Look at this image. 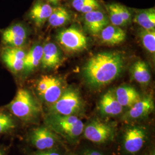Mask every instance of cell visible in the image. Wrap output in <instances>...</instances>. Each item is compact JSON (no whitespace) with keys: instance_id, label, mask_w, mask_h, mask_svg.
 I'll return each instance as SVG.
<instances>
[{"instance_id":"cell-1","label":"cell","mask_w":155,"mask_h":155,"mask_svg":"<svg viewBox=\"0 0 155 155\" xmlns=\"http://www.w3.org/2000/svg\"><path fill=\"white\" fill-rule=\"evenodd\" d=\"M124 64L125 57L121 52H101L92 56L83 67V78L90 87L98 89L119 77Z\"/></svg>"},{"instance_id":"cell-2","label":"cell","mask_w":155,"mask_h":155,"mask_svg":"<svg viewBox=\"0 0 155 155\" xmlns=\"http://www.w3.org/2000/svg\"><path fill=\"white\" fill-rule=\"evenodd\" d=\"M5 109L25 124L37 122L41 113L38 101L29 90L25 88L18 89L15 97L6 106Z\"/></svg>"},{"instance_id":"cell-3","label":"cell","mask_w":155,"mask_h":155,"mask_svg":"<svg viewBox=\"0 0 155 155\" xmlns=\"http://www.w3.org/2000/svg\"><path fill=\"white\" fill-rule=\"evenodd\" d=\"M45 125L53 132L68 140H75L83 133L84 125L77 116L48 113L45 117Z\"/></svg>"},{"instance_id":"cell-4","label":"cell","mask_w":155,"mask_h":155,"mask_svg":"<svg viewBox=\"0 0 155 155\" xmlns=\"http://www.w3.org/2000/svg\"><path fill=\"white\" fill-rule=\"evenodd\" d=\"M83 109V102L78 90L72 87L66 88L60 98L49 106L48 113L64 116H76Z\"/></svg>"},{"instance_id":"cell-5","label":"cell","mask_w":155,"mask_h":155,"mask_svg":"<svg viewBox=\"0 0 155 155\" xmlns=\"http://www.w3.org/2000/svg\"><path fill=\"white\" fill-rule=\"evenodd\" d=\"M35 88L39 99L48 106L54 104L66 89L61 79L52 75H42Z\"/></svg>"},{"instance_id":"cell-6","label":"cell","mask_w":155,"mask_h":155,"mask_svg":"<svg viewBox=\"0 0 155 155\" xmlns=\"http://www.w3.org/2000/svg\"><path fill=\"white\" fill-rule=\"evenodd\" d=\"M58 44L68 52L75 53L85 50L87 47V38L76 26L64 28L56 36Z\"/></svg>"},{"instance_id":"cell-7","label":"cell","mask_w":155,"mask_h":155,"mask_svg":"<svg viewBox=\"0 0 155 155\" xmlns=\"http://www.w3.org/2000/svg\"><path fill=\"white\" fill-rule=\"evenodd\" d=\"M58 135L46 125L35 127L28 132L27 141L38 150L55 149L59 143Z\"/></svg>"},{"instance_id":"cell-8","label":"cell","mask_w":155,"mask_h":155,"mask_svg":"<svg viewBox=\"0 0 155 155\" xmlns=\"http://www.w3.org/2000/svg\"><path fill=\"white\" fill-rule=\"evenodd\" d=\"M84 137L94 143H104L113 136V129L110 125L94 120L83 129Z\"/></svg>"},{"instance_id":"cell-9","label":"cell","mask_w":155,"mask_h":155,"mask_svg":"<svg viewBox=\"0 0 155 155\" xmlns=\"http://www.w3.org/2000/svg\"><path fill=\"white\" fill-rule=\"evenodd\" d=\"M146 139L147 133L143 127H133L127 128L124 135V149L129 153H136L143 147Z\"/></svg>"},{"instance_id":"cell-10","label":"cell","mask_w":155,"mask_h":155,"mask_svg":"<svg viewBox=\"0 0 155 155\" xmlns=\"http://www.w3.org/2000/svg\"><path fill=\"white\" fill-rule=\"evenodd\" d=\"M27 52L22 47L6 46L1 51V57L6 67L14 74L22 71Z\"/></svg>"},{"instance_id":"cell-11","label":"cell","mask_w":155,"mask_h":155,"mask_svg":"<svg viewBox=\"0 0 155 155\" xmlns=\"http://www.w3.org/2000/svg\"><path fill=\"white\" fill-rule=\"evenodd\" d=\"M2 41L12 47H22L28 39L27 29L21 23L15 24L1 31Z\"/></svg>"},{"instance_id":"cell-12","label":"cell","mask_w":155,"mask_h":155,"mask_svg":"<svg viewBox=\"0 0 155 155\" xmlns=\"http://www.w3.org/2000/svg\"><path fill=\"white\" fill-rule=\"evenodd\" d=\"M83 15L85 27L92 35L100 34L110 24L107 14L102 9L94 10Z\"/></svg>"},{"instance_id":"cell-13","label":"cell","mask_w":155,"mask_h":155,"mask_svg":"<svg viewBox=\"0 0 155 155\" xmlns=\"http://www.w3.org/2000/svg\"><path fill=\"white\" fill-rule=\"evenodd\" d=\"M109 21L112 25L124 27L129 24L132 19V13L127 6L120 3L113 2L105 5Z\"/></svg>"},{"instance_id":"cell-14","label":"cell","mask_w":155,"mask_h":155,"mask_svg":"<svg viewBox=\"0 0 155 155\" xmlns=\"http://www.w3.org/2000/svg\"><path fill=\"white\" fill-rule=\"evenodd\" d=\"M53 6L43 0H36L27 14L28 18L38 27H41L49 18Z\"/></svg>"},{"instance_id":"cell-15","label":"cell","mask_w":155,"mask_h":155,"mask_svg":"<svg viewBox=\"0 0 155 155\" xmlns=\"http://www.w3.org/2000/svg\"><path fill=\"white\" fill-rule=\"evenodd\" d=\"M155 109V104L153 98L146 96L141 98L129 108L123 117L125 120H136L148 116Z\"/></svg>"},{"instance_id":"cell-16","label":"cell","mask_w":155,"mask_h":155,"mask_svg":"<svg viewBox=\"0 0 155 155\" xmlns=\"http://www.w3.org/2000/svg\"><path fill=\"white\" fill-rule=\"evenodd\" d=\"M62 59L59 47L52 42L46 43L43 46L41 66L45 69H54L59 66Z\"/></svg>"},{"instance_id":"cell-17","label":"cell","mask_w":155,"mask_h":155,"mask_svg":"<svg viewBox=\"0 0 155 155\" xmlns=\"http://www.w3.org/2000/svg\"><path fill=\"white\" fill-rule=\"evenodd\" d=\"M99 110L102 115L116 116L120 114L124 110L117 100L114 90L110 89L104 94L99 102Z\"/></svg>"},{"instance_id":"cell-18","label":"cell","mask_w":155,"mask_h":155,"mask_svg":"<svg viewBox=\"0 0 155 155\" xmlns=\"http://www.w3.org/2000/svg\"><path fill=\"white\" fill-rule=\"evenodd\" d=\"M117 100L124 107L130 108L141 99L137 90L129 85L120 86L114 91Z\"/></svg>"},{"instance_id":"cell-19","label":"cell","mask_w":155,"mask_h":155,"mask_svg":"<svg viewBox=\"0 0 155 155\" xmlns=\"http://www.w3.org/2000/svg\"><path fill=\"white\" fill-rule=\"evenodd\" d=\"M101 39L104 44L114 45L122 43L126 38V33L120 27L108 25L100 33Z\"/></svg>"},{"instance_id":"cell-20","label":"cell","mask_w":155,"mask_h":155,"mask_svg":"<svg viewBox=\"0 0 155 155\" xmlns=\"http://www.w3.org/2000/svg\"><path fill=\"white\" fill-rule=\"evenodd\" d=\"M43 55V46L34 45L28 52L24 59L23 72L26 75L34 71L41 63Z\"/></svg>"},{"instance_id":"cell-21","label":"cell","mask_w":155,"mask_h":155,"mask_svg":"<svg viewBox=\"0 0 155 155\" xmlns=\"http://www.w3.org/2000/svg\"><path fill=\"white\" fill-rule=\"evenodd\" d=\"M20 121L6 109H0V137L15 133Z\"/></svg>"},{"instance_id":"cell-22","label":"cell","mask_w":155,"mask_h":155,"mask_svg":"<svg viewBox=\"0 0 155 155\" xmlns=\"http://www.w3.org/2000/svg\"><path fill=\"white\" fill-rule=\"evenodd\" d=\"M130 73L133 79L143 86L148 85L151 79L150 68L144 61H135L130 68Z\"/></svg>"},{"instance_id":"cell-23","label":"cell","mask_w":155,"mask_h":155,"mask_svg":"<svg viewBox=\"0 0 155 155\" xmlns=\"http://www.w3.org/2000/svg\"><path fill=\"white\" fill-rule=\"evenodd\" d=\"M71 17V12L66 7L57 6L53 8L52 12L47 21L52 27L58 28L70 22Z\"/></svg>"},{"instance_id":"cell-24","label":"cell","mask_w":155,"mask_h":155,"mask_svg":"<svg viewBox=\"0 0 155 155\" xmlns=\"http://www.w3.org/2000/svg\"><path fill=\"white\" fill-rule=\"evenodd\" d=\"M134 21L141 28L147 30L155 29V9L151 8L146 9H139L136 11Z\"/></svg>"},{"instance_id":"cell-25","label":"cell","mask_w":155,"mask_h":155,"mask_svg":"<svg viewBox=\"0 0 155 155\" xmlns=\"http://www.w3.org/2000/svg\"><path fill=\"white\" fill-rule=\"evenodd\" d=\"M72 8L82 14L97 9H102L101 2L99 0H70Z\"/></svg>"},{"instance_id":"cell-26","label":"cell","mask_w":155,"mask_h":155,"mask_svg":"<svg viewBox=\"0 0 155 155\" xmlns=\"http://www.w3.org/2000/svg\"><path fill=\"white\" fill-rule=\"evenodd\" d=\"M141 43L145 49L151 54L155 52V29L147 30L141 28L139 32Z\"/></svg>"},{"instance_id":"cell-27","label":"cell","mask_w":155,"mask_h":155,"mask_svg":"<svg viewBox=\"0 0 155 155\" xmlns=\"http://www.w3.org/2000/svg\"><path fill=\"white\" fill-rule=\"evenodd\" d=\"M31 155H61L55 149L45 150H37L36 152L32 153Z\"/></svg>"},{"instance_id":"cell-28","label":"cell","mask_w":155,"mask_h":155,"mask_svg":"<svg viewBox=\"0 0 155 155\" xmlns=\"http://www.w3.org/2000/svg\"><path fill=\"white\" fill-rule=\"evenodd\" d=\"M46 2L48 3L51 5L53 7L61 5V2L63 0H43Z\"/></svg>"},{"instance_id":"cell-29","label":"cell","mask_w":155,"mask_h":155,"mask_svg":"<svg viewBox=\"0 0 155 155\" xmlns=\"http://www.w3.org/2000/svg\"><path fill=\"white\" fill-rule=\"evenodd\" d=\"M0 155H8V148L6 147L0 145Z\"/></svg>"},{"instance_id":"cell-30","label":"cell","mask_w":155,"mask_h":155,"mask_svg":"<svg viewBox=\"0 0 155 155\" xmlns=\"http://www.w3.org/2000/svg\"><path fill=\"white\" fill-rule=\"evenodd\" d=\"M84 155H103L101 153H100L98 151H88L87 152H86Z\"/></svg>"},{"instance_id":"cell-31","label":"cell","mask_w":155,"mask_h":155,"mask_svg":"<svg viewBox=\"0 0 155 155\" xmlns=\"http://www.w3.org/2000/svg\"><path fill=\"white\" fill-rule=\"evenodd\" d=\"M149 155H155V153H154V152H152V153H150Z\"/></svg>"}]
</instances>
